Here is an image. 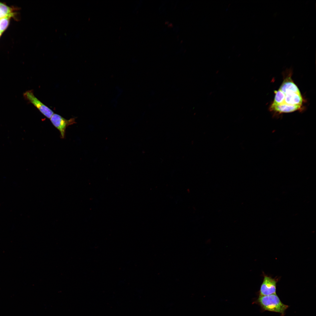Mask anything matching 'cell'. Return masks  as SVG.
<instances>
[{"instance_id":"obj_5","label":"cell","mask_w":316,"mask_h":316,"mask_svg":"<svg viewBox=\"0 0 316 316\" xmlns=\"http://www.w3.org/2000/svg\"><path fill=\"white\" fill-rule=\"evenodd\" d=\"M278 279L273 278L264 274V279L259 292V296H265L276 294Z\"/></svg>"},{"instance_id":"obj_6","label":"cell","mask_w":316,"mask_h":316,"mask_svg":"<svg viewBox=\"0 0 316 316\" xmlns=\"http://www.w3.org/2000/svg\"><path fill=\"white\" fill-rule=\"evenodd\" d=\"M14 16L12 9L0 2V18L6 17H12Z\"/></svg>"},{"instance_id":"obj_1","label":"cell","mask_w":316,"mask_h":316,"mask_svg":"<svg viewBox=\"0 0 316 316\" xmlns=\"http://www.w3.org/2000/svg\"><path fill=\"white\" fill-rule=\"evenodd\" d=\"M274 93V100L269 108L271 111L280 114L290 113L301 108L303 101L302 95L291 77H287Z\"/></svg>"},{"instance_id":"obj_2","label":"cell","mask_w":316,"mask_h":316,"mask_svg":"<svg viewBox=\"0 0 316 316\" xmlns=\"http://www.w3.org/2000/svg\"><path fill=\"white\" fill-rule=\"evenodd\" d=\"M253 303L259 305L263 311H267L278 312L281 314V316L285 315L286 310L289 307L281 302L276 294L259 296Z\"/></svg>"},{"instance_id":"obj_4","label":"cell","mask_w":316,"mask_h":316,"mask_svg":"<svg viewBox=\"0 0 316 316\" xmlns=\"http://www.w3.org/2000/svg\"><path fill=\"white\" fill-rule=\"evenodd\" d=\"M50 119L53 125L59 131L61 138L65 137L66 127L75 123V118L67 120L56 114L54 113Z\"/></svg>"},{"instance_id":"obj_3","label":"cell","mask_w":316,"mask_h":316,"mask_svg":"<svg viewBox=\"0 0 316 316\" xmlns=\"http://www.w3.org/2000/svg\"><path fill=\"white\" fill-rule=\"evenodd\" d=\"M24 98L33 104L44 116L50 119L54 114L53 111L44 104L34 95L32 90L25 92L23 94Z\"/></svg>"},{"instance_id":"obj_8","label":"cell","mask_w":316,"mask_h":316,"mask_svg":"<svg viewBox=\"0 0 316 316\" xmlns=\"http://www.w3.org/2000/svg\"><path fill=\"white\" fill-rule=\"evenodd\" d=\"M2 34V33L0 31V37L1 36V35Z\"/></svg>"},{"instance_id":"obj_7","label":"cell","mask_w":316,"mask_h":316,"mask_svg":"<svg viewBox=\"0 0 316 316\" xmlns=\"http://www.w3.org/2000/svg\"><path fill=\"white\" fill-rule=\"evenodd\" d=\"M11 17H6L0 18V31L2 33L8 25Z\"/></svg>"}]
</instances>
